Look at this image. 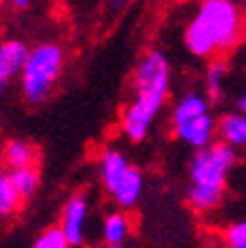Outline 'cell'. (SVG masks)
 <instances>
[{
    "label": "cell",
    "mask_w": 246,
    "mask_h": 248,
    "mask_svg": "<svg viewBox=\"0 0 246 248\" xmlns=\"http://www.w3.org/2000/svg\"><path fill=\"white\" fill-rule=\"evenodd\" d=\"M135 100L124 113V133L133 142L144 140L155 115L160 113L169 93V62L160 51H151L135 69Z\"/></svg>",
    "instance_id": "obj_1"
},
{
    "label": "cell",
    "mask_w": 246,
    "mask_h": 248,
    "mask_svg": "<svg viewBox=\"0 0 246 248\" xmlns=\"http://www.w3.org/2000/svg\"><path fill=\"white\" fill-rule=\"evenodd\" d=\"M242 33V14L233 0H204L186 27V49L197 58H211L231 49Z\"/></svg>",
    "instance_id": "obj_2"
},
{
    "label": "cell",
    "mask_w": 246,
    "mask_h": 248,
    "mask_svg": "<svg viewBox=\"0 0 246 248\" xmlns=\"http://www.w3.org/2000/svg\"><path fill=\"white\" fill-rule=\"evenodd\" d=\"M62 69V49L58 45L45 42L29 51L22 69V91L29 102H42L49 95V89L58 80Z\"/></svg>",
    "instance_id": "obj_3"
},
{
    "label": "cell",
    "mask_w": 246,
    "mask_h": 248,
    "mask_svg": "<svg viewBox=\"0 0 246 248\" xmlns=\"http://www.w3.org/2000/svg\"><path fill=\"white\" fill-rule=\"evenodd\" d=\"M233 162H235V153L224 142L197 149V153L191 160V182L195 188L213 191L222 195L226 173L231 170Z\"/></svg>",
    "instance_id": "obj_4"
},
{
    "label": "cell",
    "mask_w": 246,
    "mask_h": 248,
    "mask_svg": "<svg viewBox=\"0 0 246 248\" xmlns=\"http://www.w3.org/2000/svg\"><path fill=\"white\" fill-rule=\"evenodd\" d=\"M175 133L180 140H184L186 144L195 146V149H204L211 142L213 135V118L209 115V107L206 100L189 93L182 102L175 107L173 113Z\"/></svg>",
    "instance_id": "obj_5"
},
{
    "label": "cell",
    "mask_w": 246,
    "mask_h": 248,
    "mask_svg": "<svg viewBox=\"0 0 246 248\" xmlns=\"http://www.w3.org/2000/svg\"><path fill=\"white\" fill-rule=\"evenodd\" d=\"M29 49L20 40H7L0 46V82L7 84L14 76L22 73Z\"/></svg>",
    "instance_id": "obj_6"
},
{
    "label": "cell",
    "mask_w": 246,
    "mask_h": 248,
    "mask_svg": "<svg viewBox=\"0 0 246 248\" xmlns=\"http://www.w3.org/2000/svg\"><path fill=\"white\" fill-rule=\"evenodd\" d=\"M87 219V200L82 195H73L62 211V231L67 235L69 244L76 246L82 242V226Z\"/></svg>",
    "instance_id": "obj_7"
},
{
    "label": "cell",
    "mask_w": 246,
    "mask_h": 248,
    "mask_svg": "<svg viewBox=\"0 0 246 248\" xmlns=\"http://www.w3.org/2000/svg\"><path fill=\"white\" fill-rule=\"evenodd\" d=\"M142 173H140L138 169H133V166H129L127 173L122 175V180L118 182V186L113 188V200L118 202L120 206H133L135 202L140 200V195H142Z\"/></svg>",
    "instance_id": "obj_8"
},
{
    "label": "cell",
    "mask_w": 246,
    "mask_h": 248,
    "mask_svg": "<svg viewBox=\"0 0 246 248\" xmlns=\"http://www.w3.org/2000/svg\"><path fill=\"white\" fill-rule=\"evenodd\" d=\"M127 169H129V164H127L122 153H118V151H107V153H104V157H102V182H104L109 193H113V188H115L118 182L122 180Z\"/></svg>",
    "instance_id": "obj_9"
},
{
    "label": "cell",
    "mask_w": 246,
    "mask_h": 248,
    "mask_svg": "<svg viewBox=\"0 0 246 248\" xmlns=\"http://www.w3.org/2000/svg\"><path fill=\"white\" fill-rule=\"evenodd\" d=\"M9 180L22 200L31 197L38 188V173L31 166H18V169H14L9 173Z\"/></svg>",
    "instance_id": "obj_10"
},
{
    "label": "cell",
    "mask_w": 246,
    "mask_h": 248,
    "mask_svg": "<svg viewBox=\"0 0 246 248\" xmlns=\"http://www.w3.org/2000/svg\"><path fill=\"white\" fill-rule=\"evenodd\" d=\"M220 133L229 144H246V118L244 115H226L220 122Z\"/></svg>",
    "instance_id": "obj_11"
},
{
    "label": "cell",
    "mask_w": 246,
    "mask_h": 248,
    "mask_svg": "<svg viewBox=\"0 0 246 248\" xmlns=\"http://www.w3.org/2000/svg\"><path fill=\"white\" fill-rule=\"evenodd\" d=\"M5 160L11 169L31 166V162H33V146L22 142V140H11L5 149Z\"/></svg>",
    "instance_id": "obj_12"
},
{
    "label": "cell",
    "mask_w": 246,
    "mask_h": 248,
    "mask_svg": "<svg viewBox=\"0 0 246 248\" xmlns=\"http://www.w3.org/2000/svg\"><path fill=\"white\" fill-rule=\"evenodd\" d=\"M129 235V222L122 213H111L104 219V239L107 244H122Z\"/></svg>",
    "instance_id": "obj_13"
},
{
    "label": "cell",
    "mask_w": 246,
    "mask_h": 248,
    "mask_svg": "<svg viewBox=\"0 0 246 248\" xmlns=\"http://www.w3.org/2000/svg\"><path fill=\"white\" fill-rule=\"evenodd\" d=\"M20 200H22V197L18 195V191L14 188L9 175L0 177V213H2V215L14 213L16 208H18V202H20Z\"/></svg>",
    "instance_id": "obj_14"
},
{
    "label": "cell",
    "mask_w": 246,
    "mask_h": 248,
    "mask_svg": "<svg viewBox=\"0 0 246 248\" xmlns=\"http://www.w3.org/2000/svg\"><path fill=\"white\" fill-rule=\"evenodd\" d=\"M224 73L226 67L222 62H213L206 71V89H209V95L211 100H217L222 93V82H224Z\"/></svg>",
    "instance_id": "obj_15"
},
{
    "label": "cell",
    "mask_w": 246,
    "mask_h": 248,
    "mask_svg": "<svg viewBox=\"0 0 246 248\" xmlns=\"http://www.w3.org/2000/svg\"><path fill=\"white\" fill-rule=\"evenodd\" d=\"M71 246L67 239V235H65V231L60 228H49V231H45L40 235V237L36 239V244H33V248H67Z\"/></svg>",
    "instance_id": "obj_16"
},
{
    "label": "cell",
    "mask_w": 246,
    "mask_h": 248,
    "mask_svg": "<svg viewBox=\"0 0 246 248\" xmlns=\"http://www.w3.org/2000/svg\"><path fill=\"white\" fill-rule=\"evenodd\" d=\"M226 244H229V248H246V219L233 224L226 231Z\"/></svg>",
    "instance_id": "obj_17"
},
{
    "label": "cell",
    "mask_w": 246,
    "mask_h": 248,
    "mask_svg": "<svg viewBox=\"0 0 246 248\" xmlns=\"http://www.w3.org/2000/svg\"><path fill=\"white\" fill-rule=\"evenodd\" d=\"M131 0H109V7H111L113 11H118V9H122V7H127Z\"/></svg>",
    "instance_id": "obj_18"
},
{
    "label": "cell",
    "mask_w": 246,
    "mask_h": 248,
    "mask_svg": "<svg viewBox=\"0 0 246 248\" xmlns=\"http://www.w3.org/2000/svg\"><path fill=\"white\" fill-rule=\"evenodd\" d=\"M9 2L16 7V9H27V7L31 5V0H9Z\"/></svg>",
    "instance_id": "obj_19"
},
{
    "label": "cell",
    "mask_w": 246,
    "mask_h": 248,
    "mask_svg": "<svg viewBox=\"0 0 246 248\" xmlns=\"http://www.w3.org/2000/svg\"><path fill=\"white\" fill-rule=\"evenodd\" d=\"M237 107H240V111H244V113H246V93L242 95L240 100H237Z\"/></svg>",
    "instance_id": "obj_20"
},
{
    "label": "cell",
    "mask_w": 246,
    "mask_h": 248,
    "mask_svg": "<svg viewBox=\"0 0 246 248\" xmlns=\"http://www.w3.org/2000/svg\"><path fill=\"white\" fill-rule=\"evenodd\" d=\"M109 248H124L122 244H109Z\"/></svg>",
    "instance_id": "obj_21"
},
{
    "label": "cell",
    "mask_w": 246,
    "mask_h": 248,
    "mask_svg": "<svg viewBox=\"0 0 246 248\" xmlns=\"http://www.w3.org/2000/svg\"><path fill=\"white\" fill-rule=\"evenodd\" d=\"M213 248H220V246H213Z\"/></svg>",
    "instance_id": "obj_22"
}]
</instances>
